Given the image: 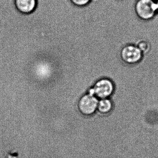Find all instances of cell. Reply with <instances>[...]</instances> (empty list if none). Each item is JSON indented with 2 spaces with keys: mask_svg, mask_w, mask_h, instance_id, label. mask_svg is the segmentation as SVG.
<instances>
[{
  "mask_svg": "<svg viewBox=\"0 0 158 158\" xmlns=\"http://www.w3.org/2000/svg\"><path fill=\"white\" fill-rule=\"evenodd\" d=\"M121 58L127 64L133 65L139 63L142 60L143 54L135 45H127L121 51Z\"/></svg>",
  "mask_w": 158,
  "mask_h": 158,
  "instance_id": "cell-4",
  "label": "cell"
},
{
  "mask_svg": "<svg viewBox=\"0 0 158 158\" xmlns=\"http://www.w3.org/2000/svg\"><path fill=\"white\" fill-rule=\"evenodd\" d=\"M155 3H156V8H157V12H158V0L155 1Z\"/></svg>",
  "mask_w": 158,
  "mask_h": 158,
  "instance_id": "cell-9",
  "label": "cell"
},
{
  "mask_svg": "<svg viewBox=\"0 0 158 158\" xmlns=\"http://www.w3.org/2000/svg\"><path fill=\"white\" fill-rule=\"evenodd\" d=\"M136 45L138 48L142 52L143 54L148 52L150 49L149 44L148 41L145 40H140L138 42Z\"/></svg>",
  "mask_w": 158,
  "mask_h": 158,
  "instance_id": "cell-7",
  "label": "cell"
},
{
  "mask_svg": "<svg viewBox=\"0 0 158 158\" xmlns=\"http://www.w3.org/2000/svg\"><path fill=\"white\" fill-rule=\"evenodd\" d=\"M117 1H121V0H117Z\"/></svg>",
  "mask_w": 158,
  "mask_h": 158,
  "instance_id": "cell-11",
  "label": "cell"
},
{
  "mask_svg": "<svg viewBox=\"0 0 158 158\" xmlns=\"http://www.w3.org/2000/svg\"><path fill=\"white\" fill-rule=\"evenodd\" d=\"M98 101L95 96L87 93L82 96L78 100V110L85 116H90L97 111Z\"/></svg>",
  "mask_w": 158,
  "mask_h": 158,
  "instance_id": "cell-3",
  "label": "cell"
},
{
  "mask_svg": "<svg viewBox=\"0 0 158 158\" xmlns=\"http://www.w3.org/2000/svg\"><path fill=\"white\" fill-rule=\"evenodd\" d=\"M153 1H156V0H153Z\"/></svg>",
  "mask_w": 158,
  "mask_h": 158,
  "instance_id": "cell-10",
  "label": "cell"
},
{
  "mask_svg": "<svg viewBox=\"0 0 158 158\" xmlns=\"http://www.w3.org/2000/svg\"><path fill=\"white\" fill-rule=\"evenodd\" d=\"M15 7L20 12L29 14L36 8L38 0H15Z\"/></svg>",
  "mask_w": 158,
  "mask_h": 158,
  "instance_id": "cell-5",
  "label": "cell"
},
{
  "mask_svg": "<svg viewBox=\"0 0 158 158\" xmlns=\"http://www.w3.org/2000/svg\"><path fill=\"white\" fill-rule=\"evenodd\" d=\"M135 9L138 17L144 21L151 20L157 12L156 3L153 0H137Z\"/></svg>",
  "mask_w": 158,
  "mask_h": 158,
  "instance_id": "cell-2",
  "label": "cell"
},
{
  "mask_svg": "<svg viewBox=\"0 0 158 158\" xmlns=\"http://www.w3.org/2000/svg\"><path fill=\"white\" fill-rule=\"evenodd\" d=\"M69 1L73 5L78 7H85L89 4L92 1V0H69Z\"/></svg>",
  "mask_w": 158,
  "mask_h": 158,
  "instance_id": "cell-8",
  "label": "cell"
},
{
  "mask_svg": "<svg viewBox=\"0 0 158 158\" xmlns=\"http://www.w3.org/2000/svg\"><path fill=\"white\" fill-rule=\"evenodd\" d=\"M113 106L112 102L110 98L99 99L97 111L100 114H108L112 110Z\"/></svg>",
  "mask_w": 158,
  "mask_h": 158,
  "instance_id": "cell-6",
  "label": "cell"
},
{
  "mask_svg": "<svg viewBox=\"0 0 158 158\" xmlns=\"http://www.w3.org/2000/svg\"><path fill=\"white\" fill-rule=\"evenodd\" d=\"M114 91L113 82L108 78H102L97 80L88 93L95 96L98 99L109 98Z\"/></svg>",
  "mask_w": 158,
  "mask_h": 158,
  "instance_id": "cell-1",
  "label": "cell"
}]
</instances>
